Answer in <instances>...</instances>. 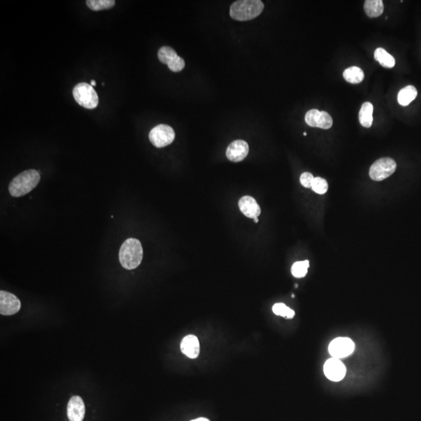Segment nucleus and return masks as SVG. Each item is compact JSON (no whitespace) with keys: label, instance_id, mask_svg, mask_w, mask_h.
<instances>
[{"label":"nucleus","instance_id":"f257e3e1","mask_svg":"<svg viewBox=\"0 0 421 421\" xmlns=\"http://www.w3.org/2000/svg\"><path fill=\"white\" fill-rule=\"evenodd\" d=\"M41 176L34 169L22 172L13 179L9 185V192L11 196L20 198L32 192L40 182Z\"/></svg>","mask_w":421,"mask_h":421},{"label":"nucleus","instance_id":"f03ea898","mask_svg":"<svg viewBox=\"0 0 421 421\" xmlns=\"http://www.w3.org/2000/svg\"><path fill=\"white\" fill-rule=\"evenodd\" d=\"M120 262L127 270L137 269L143 259V248L137 239H127L120 247Z\"/></svg>","mask_w":421,"mask_h":421},{"label":"nucleus","instance_id":"7ed1b4c3","mask_svg":"<svg viewBox=\"0 0 421 421\" xmlns=\"http://www.w3.org/2000/svg\"><path fill=\"white\" fill-rule=\"evenodd\" d=\"M264 10V4L260 0H240L230 7L229 14L236 21H250L260 15Z\"/></svg>","mask_w":421,"mask_h":421},{"label":"nucleus","instance_id":"20e7f679","mask_svg":"<svg viewBox=\"0 0 421 421\" xmlns=\"http://www.w3.org/2000/svg\"><path fill=\"white\" fill-rule=\"evenodd\" d=\"M75 101L88 109H93L98 105V96L93 87L87 83H79L73 88Z\"/></svg>","mask_w":421,"mask_h":421},{"label":"nucleus","instance_id":"39448f33","mask_svg":"<svg viewBox=\"0 0 421 421\" xmlns=\"http://www.w3.org/2000/svg\"><path fill=\"white\" fill-rule=\"evenodd\" d=\"M149 140L155 147H166L172 144L174 140L176 134L174 130L166 124H159L151 129L149 133Z\"/></svg>","mask_w":421,"mask_h":421},{"label":"nucleus","instance_id":"423d86ee","mask_svg":"<svg viewBox=\"0 0 421 421\" xmlns=\"http://www.w3.org/2000/svg\"><path fill=\"white\" fill-rule=\"evenodd\" d=\"M396 163L390 158H382L378 159L370 166V177L374 181H381L395 173Z\"/></svg>","mask_w":421,"mask_h":421},{"label":"nucleus","instance_id":"0eeeda50","mask_svg":"<svg viewBox=\"0 0 421 421\" xmlns=\"http://www.w3.org/2000/svg\"><path fill=\"white\" fill-rule=\"evenodd\" d=\"M355 344L350 338L339 337L335 338L328 347V351L334 358H345L354 353Z\"/></svg>","mask_w":421,"mask_h":421},{"label":"nucleus","instance_id":"6e6552de","mask_svg":"<svg viewBox=\"0 0 421 421\" xmlns=\"http://www.w3.org/2000/svg\"><path fill=\"white\" fill-rule=\"evenodd\" d=\"M159 60L165 64H167L169 69L173 72H179L183 69L185 62L181 57L178 56L174 49L169 46H163L159 49L158 53Z\"/></svg>","mask_w":421,"mask_h":421},{"label":"nucleus","instance_id":"1a4fd4ad","mask_svg":"<svg viewBox=\"0 0 421 421\" xmlns=\"http://www.w3.org/2000/svg\"><path fill=\"white\" fill-rule=\"evenodd\" d=\"M305 122L312 127L328 130L333 124L332 117L328 112L319 111L318 109H311L305 116Z\"/></svg>","mask_w":421,"mask_h":421},{"label":"nucleus","instance_id":"9d476101","mask_svg":"<svg viewBox=\"0 0 421 421\" xmlns=\"http://www.w3.org/2000/svg\"><path fill=\"white\" fill-rule=\"evenodd\" d=\"M20 299L9 292L0 291V314L5 316L14 315L21 310Z\"/></svg>","mask_w":421,"mask_h":421},{"label":"nucleus","instance_id":"9b49d317","mask_svg":"<svg viewBox=\"0 0 421 421\" xmlns=\"http://www.w3.org/2000/svg\"><path fill=\"white\" fill-rule=\"evenodd\" d=\"M324 373L329 380L332 381H340L346 376L347 368L342 361L338 359H329L324 365Z\"/></svg>","mask_w":421,"mask_h":421},{"label":"nucleus","instance_id":"f8f14e48","mask_svg":"<svg viewBox=\"0 0 421 421\" xmlns=\"http://www.w3.org/2000/svg\"><path fill=\"white\" fill-rule=\"evenodd\" d=\"M248 153V144L243 140H234L227 147V158L228 160L234 163L243 161Z\"/></svg>","mask_w":421,"mask_h":421},{"label":"nucleus","instance_id":"ddd939ff","mask_svg":"<svg viewBox=\"0 0 421 421\" xmlns=\"http://www.w3.org/2000/svg\"><path fill=\"white\" fill-rule=\"evenodd\" d=\"M85 415V406L83 399L74 396L69 399L67 405V416L69 421H83Z\"/></svg>","mask_w":421,"mask_h":421},{"label":"nucleus","instance_id":"4468645a","mask_svg":"<svg viewBox=\"0 0 421 421\" xmlns=\"http://www.w3.org/2000/svg\"><path fill=\"white\" fill-rule=\"evenodd\" d=\"M239 208L245 216L248 218H258L260 214V208L256 200L252 197L244 196L239 201Z\"/></svg>","mask_w":421,"mask_h":421},{"label":"nucleus","instance_id":"2eb2a0df","mask_svg":"<svg viewBox=\"0 0 421 421\" xmlns=\"http://www.w3.org/2000/svg\"><path fill=\"white\" fill-rule=\"evenodd\" d=\"M182 353L190 359H195L199 356L200 343L198 337L189 335L183 338L180 345Z\"/></svg>","mask_w":421,"mask_h":421},{"label":"nucleus","instance_id":"dca6fc26","mask_svg":"<svg viewBox=\"0 0 421 421\" xmlns=\"http://www.w3.org/2000/svg\"><path fill=\"white\" fill-rule=\"evenodd\" d=\"M373 111L374 106L370 102H367L363 104L359 112V120L363 127L369 128L372 126Z\"/></svg>","mask_w":421,"mask_h":421},{"label":"nucleus","instance_id":"f3484780","mask_svg":"<svg viewBox=\"0 0 421 421\" xmlns=\"http://www.w3.org/2000/svg\"><path fill=\"white\" fill-rule=\"evenodd\" d=\"M364 11L369 17L374 18L381 15L384 11V4L381 0H366Z\"/></svg>","mask_w":421,"mask_h":421},{"label":"nucleus","instance_id":"a211bd4d","mask_svg":"<svg viewBox=\"0 0 421 421\" xmlns=\"http://www.w3.org/2000/svg\"><path fill=\"white\" fill-rule=\"evenodd\" d=\"M417 96V91L416 88L413 86L406 87L401 90L400 92L398 94V102L403 106H406L409 105L411 102H413V100Z\"/></svg>","mask_w":421,"mask_h":421},{"label":"nucleus","instance_id":"6ab92c4d","mask_svg":"<svg viewBox=\"0 0 421 421\" xmlns=\"http://www.w3.org/2000/svg\"><path fill=\"white\" fill-rule=\"evenodd\" d=\"M374 59L380 63L381 66L386 68L394 67L396 64L395 58L389 54L382 48H377L374 52Z\"/></svg>","mask_w":421,"mask_h":421},{"label":"nucleus","instance_id":"aec40b11","mask_svg":"<svg viewBox=\"0 0 421 421\" xmlns=\"http://www.w3.org/2000/svg\"><path fill=\"white\" fill-rule=\"evenodd\" d=\"M343 76L349 83L360 84L364 78V73L362 69L357 66H351L343 72Z\"/></svg>","mask_w":421,"mask_h":421},{"label":"nucleus","instance_id":"412c9836","mask_svg":"<svg viewBox=\"0 0 421 421\" xmlns=\"http://www.w3.org/2000/svg\"><path fill=\"white\" fill-rule=\"evenodd\" d=\"M86 4L92 11H99L112 8L116 2L114 0H88Z\"/></svg>","mask_w":421,"mask_h":421},{"label":"nucleus","instance_id":"4be33fe9","mask_svg":"<svg viewBox=\"0 0 421 421\" xmlns=\"http://www.w3.org/2000/svg\"><path fill=\"white\" fill-rule=\"evenodd\" d=\"M309 266V260H308L295 262L293 264V266H292V274L296 278L305 277L306 275L308 274V270Z\"/></svg>","mask_w":421,"mask_h":421},{"label":"nucleus","instance_id":"5701e85b","mask_svg":"<svg viewBox=\"0 0 421 421\" xmlns=\"http://www.w3.org/2000/svg\"><path fill=\"white\" fill-rule=\"evenodd\" d=\"M273 312L275 315L288 318V319H292L295 315L294 311L283 303H276L273 307Z\"/></svg>","mask_w":421,"mask_h":421},{"label":"nucleus","instance_id":"b1692460","mask_svg":"<svg viewBox=\"0 0 421 421\" xmlns=\"http://www.w3.org/2000/svg\"><path fill=\"white\" fill-rule=\"evenodd\" d=\"M312 188L315 193L318 195H325L328 192V185L326 180L323 178L315 177Z\"/></svg>","mask_w":421,"mask_h":421},{"label":"nucleus","instance_id":"393cba45","mask_svg":"<svg viewBox=\"0 0 421 421\" xmlns=\"http://www.w3.org/2000/svg\"><path fill=\"white\" fill-rule=\"evenodd\" d=\"M314 179H315V177H314L312 173H303V174L300 176V183H301L302 186H304L306 188H312V184H313Z\"/></svg>","mask_w":421,"mask_h":421},{"label":"nucleus","instance_id":"a878e982","mask_svg":"<svg viewBox=\"0 0 421 421\" xmlns=\"http://www.w3.org/2000/svg\"><path fill=\"white\" fill-rule=\"evenodd\" d=\"M192 421H210V420H209V419H207V418L200 417V418H198V419H193V420H192Z\"/></svg>","mask_w":421,"mask_h":421},{"label":"nucleus","instance_id":"bb28decb","mask_svg":"<svg viewBox=\"0 0 421 421\" xmlns=\"http://www.w3.org/2000/svg\"><path fill=\"white\" fill-rule=\"evenodd\" d=\"M91 85H92V87L95 86V85H96V82H95V81L92 80V82H91Z\"/></svg>","mask_w":421,"mask_h":421},{"label":"nucleus","instance_id":"cd10ccee","mask_svg":"<svg viewBox=\"0 0 421 421\" xmlns=\"http://www.w3.org/2000/svg\"><path fill=\"white\" fill-rule=\"evenodd\" d=\"M254 222H255L256 223H257V222H258V218H254Z\"/></svg>","mask_w":421,"mask_h":421},{"label":"nucleus","instance_id":"c85d7f7f","mask_svg":"<svg viewBox=\"0 0 421 421\" xmlns=\"http://www.w3.org/2000/svg\"><path fill=\"white\" fill-rule=\"evenodd\" d=\"M303 135L307 136V133L306 132L303 133Z\"/></svg>","mask_w":421,"mask_h":421}]
</instances>
